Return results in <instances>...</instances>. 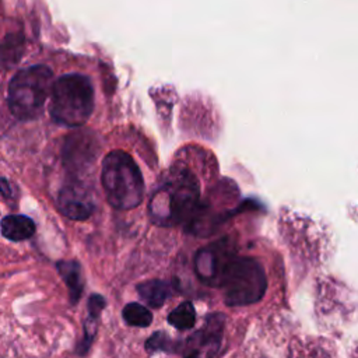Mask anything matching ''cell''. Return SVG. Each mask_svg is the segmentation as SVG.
I'll return each mask as SVG.
<instances>
[{
    "label": "cell",
    "mask_w": 358,
    "mask_h": 358,
    "mask_svg": "<svg viewBox=\"0 0 358 358\" xmlns=\"http://www.w3.org/2000/svg\"><path fill=\"white\" fill-rule=\"evenodd\" d=\"M200 203L196 175L182 165L172 166L161 179L148 203L150 220L158 227L186 224Z\"/></svg>",
    "instance_id": "6da1fadb"
},
{
    "label": "cell",
    "mask_w": 358,
    "mask_h": 358,
    "mask_svg": "<svg viewBox=\"0 0 358 358\" xmlns=\"http://www.w3.org/2000/svg\"><path fill=\"white\" fill-rule=\"evenodd\" d=\"M101 182L108 203L117 210L134 208L143 200V175L134 159L122 150L110 151L103 158Z\"/></svg>",
    "instance_id": "7a4b0ae2"
},
{
    "label": "cell",
    "mask_w": 358,
    "mask_h": 358,
    "mask_svg": "<svg viewBox=\"0 0 358 358\" xmlns=\"http://www.w3.org/2000/svg\"><path fill=\"white\" fill-rule=\"evenodd\" d=\"M49 109L55 122L70 127L83 126L94 110L91 81L78 73L59 77L52 85Z\"/></svg>",
    "instance_id": "3957f363"
},
{
    "label": "cell",
    "mask_w": 358,
    "mask_h": 358,
    "mask_svg": "<svg viewBox=\"0 0 358 358\" xmlns=\"http://www.w3.org/2000/svg\"><path fill=\"white\" fill-rule=\"evenodd\" d=\"M52 87V70L36 64L17 71L8 85V108L20 120L39 116Z\"/></svg>",
    "instance_id": "277c9868"
},
{
    "label": "cell",
    "mask_w": 358,
    "mask_h": 358,
    "mask_svg": "<svg viewBox=\"0 0 358 358\" xmlns=\"http://www.w3.org/2000/svg\"><path fill=\"white\" fill-rule=\"evenodd\" d=\"M220 288L228 306H246L259 302L267 289L263 266L253 257L236 256L228 266Z\"/></svg>",
    "instance_id": "5b68a950"
},
{
    "label": "cell",
    "mask_w": 358,
    "mask_h": 358,
    "mask_svg": "<svg viewBox=\"0 0 358 358\" xmlns=\"http://www.w3.org/2000/svg\"><path fill=\"white\" fill-rule=\"evenodd\" d=\"M236 256V246L231 238L211 242L199 249L194 256L196 275L210 287H220L228 266Z\"/></svg>",
    "instance_id": "8992f818"
},
{
    "label": "cell",
    "mask_w": 358,
    "mask_h": 358,
    "mask_svg": "<svg viewBox=\"0 0 358 358\" xmlns=\"http://www.w3.org/2000/svg\"><path fill=\"white\" fill-rule=\"evenodd\" d=\"M224 326L225 316L222 313L207 315L201 327L180 343L179 352L183 358H214L221 347Z\"/></svg>",
    "instance_id": "52a82bcc"
},
{
    "label": "cell",
    "mask_w": 358,
    "mask_h": 358,
    "mask_svg": "<svg viewBox=\"0 0 358 358\" xmlns=\"http://www.w3.org/2000/svg\"><path fill=\"white\" fill-rule=\"evenodd\" d=\"M98 145L92 133L80 131L66 138L63 145V164L76 175L85 172L96 159Z\"/></svg>",
    "instance_id": "ba28073f"
},
{
    "label": "cell",
    "mask_w": 358,
    "mask_h": 358,
    "mask_svg": "<svg viewBox=\"0 0 358 358\" xmlns=\"http://www.w3.org/2000/svg\"><path fill=\"white\" fill-rule=\"evenodd\" d=\"M57 208L67 218L83 221L91 217L95 204L84 185L70 183L59 190Z\"/></svg>",
    "instance_id": "9c48e42d"
},
{
    "label": "cell",
    "mask_w": 358,
    "mask_h": 358,
    "mask_svg": "<svg viewBox=\"0 0 358 358\" xmlns=\"http://www.w3.org/2000/svg\"><path fill=\"white\" fill-rule=\"evenodd\" d=\"M106 305V301L102 295L99 294H92L90 298H88V315L84 320V337H83V341L80 343L77 351L78 354H87L88 348L91 347L92 344V340L96 334V329H98V323H99V316H101V312L103 310Z\"/></svg>",
    "instance_id": "30bf717a"
},
{
    "label": "cell",
    "mask_w": 358,
    "mask_h": 358,
    "mask_svg": "<svg viewBox=\"0 0 358 358\" xmlns=\"http://www.w3.org/2000/svg\"><path fill=\"white\" fill-rule=\"evenodd\" d=\"M56 267L60 277L67 285L70 302L76 305L80 301L84 289V278L80 263L76 260H60L56 263Z\"/></svg>",
    "instance_id": "8fae6325"
},
{
    "label": "cell",
    "mask_w": 358,
    "mask_h": 358,
    "mask_svg": "<svg viewBox=\"0 0 358 358\" xmlns=\"http://www.w3.org/2000/svg\"><path fill=\"white\" fill-rule=\"evenodd\" d=\"M0 227L3 236L14 242L25 241L35 234V222L32 218L21 214L6 215L1 220Z\"/></svg>",
    "instance_id": "7c38bea8"
},
{
    "label": "cell",
    "mask_w": 358,
    "mask_h": 358,
    "mask_svg": "<svg viewBox=\"0 0 358 358\" xmlns=\"http://www.w3.org/2000/svg\"><path fill=\"white\" fill-rule=\"evenodd\" d=\"M137 292L147 305L151 308H159L169 298L172 288L166 281L147 280L137 285Z\"/></svg>",
    "instance_id": "4fadbf2b"
},
{
    "label": "cell",
    "mask_w": 358,
    "mask_h": 358,
    "mask_svg": "<svg viewBox=\"0 0 358 358\" xmlns=\"http://www.w3.org/2000/svg\"><path fill=\"white\" fill-rule=\"evenodd\" d=\"M24 49L22 36L18 34H10L4 38L0 45V64L11 69L15 63H18Z\"/></svg>",
    "instance_id": "5bb4252c"
},
{
    "label": "cell",
    "mask_w": 358,
    "mask_h": 358,
    "mask_svg": "<svg viewBox=\"0 0 358 358\" xmlns=\"http://www.w3.org/2000/svg\"><path fill=\"white\" fill-rule=\"evenodd\" d=\"M168 323L178 330H189L196 323V310L192 302L183 301L169 315Z\"/></svg>",
    "instance_id": "9a60e30c"
},
{
    "label": "cell",
    "mask_w": 358,
    "mask_h": 358,
    "mask_svg": "<svg viewBox=\"0 0 358 358\" xmlns=\"http://www.w3.org/2000/svg\"><path fill=\"white\" fill-rule=\"evenodd\" d=\"M123 319L129 326L147 327L152 322L151 312L138 302H130L123 308Z\"/></svg>",
    "instance_id": "2e32d148"
},
{
    "label": "cell",
    "mask_w": 358,
    "mask_h": 358,
    "mask_svg": "<svg viewBox=\"0 0 358 358\" xmlns=\"http://www.w3.org/2000/svg\"><path fill=\"white\" fill-rule=\"evenodd\" d=\"M180 343L173 341L166 333L155 331L145 341V350L150 352L165 351V352H179Z\"/></svg>",
    "instance_id": "e0dca14e"
},
{
    "label": "cell",
    "mask_w": 358,
    "mask_h": 358,
    "mask_svg": "<svg viewBox=\"0 0 358 358\" xmlns=\"http://www.w3.org/2000/svg\"><path fill=\"white\" fill-rule=\"evenodd\" d=\"M0 193L4 197H10L11 196V186L8 183V180L6 178H0Z\"/></svg>",
    "instance_id": "ac0fdd59"
}]
</instances>
